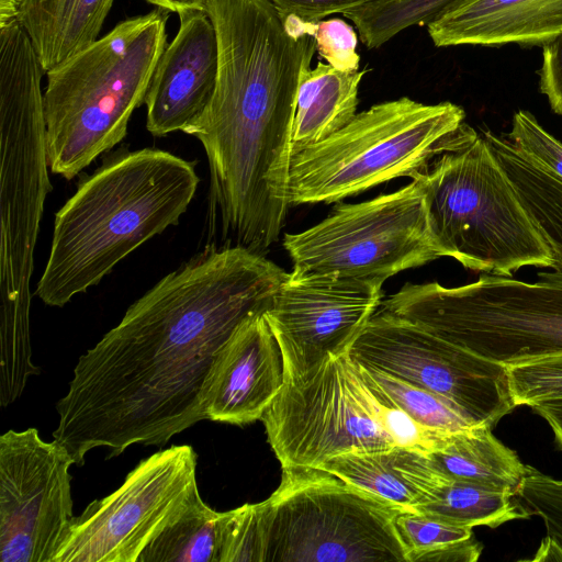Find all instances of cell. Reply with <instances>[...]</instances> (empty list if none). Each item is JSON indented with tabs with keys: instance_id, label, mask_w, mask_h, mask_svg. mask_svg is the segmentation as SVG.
<instances>
[{
	"instance_id": "cell-29",
	"label": "cell",
	"mask_w": 562,
	"mask_h": 562,
	"mask_svg": "<svg viewBox=\"0 0 562 562\" xmlns=\"http://www.w3.org/2000/svg\"><path fill=\"white\" fill-rule=\"evenodd\" d=\"M316 52L335 69L358 70V35L344 19L333 18L312 23Z\"/></svg>"
},
{
	"instance_id": "cell-26",
	"label": "cell",
	"mask_w": 562,
	"mask_h": 562,
	"mask_svg": "<svg viewBox=\"0 0 562 562\" xmlns=\"http://www.w3.org/2000/svg\"><path fill=\"white\" fill-rule=\"evenodd\" d=\"M407 562L416 554L474 538L473 528L448 522L418 512L402 510L395 517Z\"/></svg>"
},
{
	"instance_id": "cell-21",
	"label": "cell",
	"mask_w": 562,
	"mask_h": 562,
	"mask_svg": "<svg viewBox=\"0 0 562 562\" xmlns=\"http://www.w3.org/2000/svg\"><path fill=\"white\" fill-rule=\"evenodd\" d=\"M516 497L449 479L418 505L415 512L459 526L497 528L508 521L528 519L532 516L526 505Z\"/></svg>"
},
{
	"instance_id": "cell-15",
	"label": "cell",
	"mask_w": 562,
	"mask_h": 562,
	"mask_svg": "<svg viewBox=\"0 0 562 562\" xmlns=\"http://www.w3.org/2000/svg\"><path fill=\"white\" fill-rule=\"evenodd\" d=\"M180 26L154 70L145 98L146 128L155 137L183 130L207 106L216 85L218 43L204 11L179 15Z\"/></svg>"
},
{
	"instance_id": "cell-33",
	"label": "cell",
	"mask_w": 562,
	"mask_h": 562,
	"mask_svg": "<svg viewBox=\"0 0 562 562\" xmlns=\"http://www.w3.org/2000/svg\"><path fill=\"white\" fill-rule=\"evenodd\" d=\"M530 408L547 422L553 432L555 445L562 451V400L541 402Z\"/></svg>"
},
{
	"instance_id": "cell-35",
	"label": "cell",
	"mask_w": 562,
	"mask_h": 562,
	"mask_svg": "<svg viewBox=\"0 0 562 562\" xmlns=\"http://www.w3.org/2000/svg\"><path fill=\"white\" fill-rule=\"evenodd\" d=\"M21 0H0V27L18 19Z\"/></svg>"
},
{
	"instance_id": "cell-14",
	"label": "cell",
	"mask_w": 562,
	"mask_h": 562,
	"mask_svg": "<svg viewBox=\"0 0 562 562\" xmlns=\"http://www.w3.org/2000/svg\"><path fill=\"white\" fill-rule=\"evenodd\" d=\"M284 383L279 344L265 312L254 314L214 356L201 394L205 419L239 426L261 419Z\"/></svg>"
},
{
	"instance_id": "cell-18",
	"label": "cell",
	"mask_w": 562,
	"mask_h": 562,
	"mask_svg": "<svg viewBox=\"0 0 562 562\" xmlns=\"http://www.w3.org/2000/svg\"><path fill=\"white\" fill-rule=\"evenodd\" d=\"M115 0H21L18 21L47 72L99 38Z\"/></svg>"
},
{
	"instance_id": "cell-24",
	"label": "cell",
	"mask_w": 562,
	"mask_h": 562,
	"mask_svg": "<svg viewBox=\"0 0 562 562\" xmlns=\"http://www.w3.org/2000/svg\"><path fill=\"white\" fill-rule=\"evenodd\" d=\"M461 1L374 0L342 15L355 24L368 48H376L409 26H427Z\"/></svg>"
},
{
	"instance_id": "cell-5",
	"label": "cell",
	"mask_w": 562,
	"mask_h": 562,
	"mask_svg": "<svg viewBox=\"0 0 562 562\" xmlns=\"http://www.w3.org/2000/svg\"><path fill=\"white\" fill-rule=\"evenodd\" d=\"M464 119V110L449 101L424 104L403 97L374 104L292 155L289 203H331L395 178L414 179L477 137Z\"/></svg>"
},
{
	"instance_id": "cell-27",
	"label": "cell",
	"mask_w": 562,
	"mask_h": 562,
	"mask_svg": "<svg viewBox=\"0 0 562 562\" xmlns=\"http://www.w3.org/2000/svg\"><path fill=\"white\" fill-rule=\"evenodd\" d=\"M371 393L376 400L380 425L395 446L429 454L451 435L422 425L383 396Z\"/></svg>"
},
{
	"instance_id": "cell-23",
	"label": "cell",
	"mask_w": 562,
	"mask_h": 562,
	"mask_svg": "<svg viewBox=\"0 0 562 562\" xmlns=\"http://www.w3.org/2000/svg\"><path fill=\"white\" fill-rule=\"evenodd\" d=\"M355 362L363 382L372 392L383 396L422 425L448 434L479 426L446 398L375 368Z\"/></svg>"
},
{
	"instance_id": "cell-1",
	"label": "cell",
	"mask_w": 562,
	"mask_h": 562,
	"mask_svg": "<svg viewBox=\"0 0 562 562\" xmlns=\"http://www.w3.org/2000/svg\"><path fill=\"white\" fill-rule=\"evenodd\" d=\"M289 273L265 255L212 244L162 277L79 357L56 403L53 438L82 465L93 448L116 457L162 447L205 419L201 394L217 350L266 312Z\"/></svg>"
},
{
	"instance_id": "cell-11",
	"label": "cell",
	"mask_w": 562,
	"mask_h": 562,
	"mask_svg": "<svg viewBox=\"0 0 562 562\" xmlns=\"http://www.w3.org/2000/svg\"><path fill=\"white\" fill-rule=\"evenodd\" d=\"M348 353L446 398L474 425L494 427L516 407L505 366L384 310L373 314Z\"/></svg>"
},
{
	"instance_id": "cell-13",
	"label": "cell",
	"mask_w": 562,
	"mask_h": 562,
	"mask_svg": "<svg viewBox=\"0 0 562 562\" xmlns=\"http://www.w3.org/2000/svg\"><path fill=\"white\" fill-rule=\"evenodd\" d=\"M382 284L289 273L265 312L282 352L285 383L304 381L329 358L349 351L382 303Z\"/></svg>"
},
{
	"instance_id": "cell-16",
	"label": "cell",
	"mask_w": 562,
	"mask_h": 562,
	"mask_svg": "<svg viewBox=\"0 0 562 562\" xmlns=\"http://www.w3.org/2000/svg\"><path fill=\"white\" fill-rule=\"evenodd\" d=\"M427 31L437 47H543L562 36V0H462Z\"/></svg>"
},
{
	"instance_id": "cell-30",
	"label": "cell",
	"mask_w": 562,
	"mask_h": 562,
	"mask_svg": "<svg viewBox=\"0 0 562 562\" xmlns=\"http://www.w3.org/2000/svg\"><path fill=\"white\" fill-rule=\"evenodd\" d=\"M539 89L554 113L562 116V36L542 47Z\"/></svg>"
},
{
	"instance_id": "cell-6",
	"label": "cell",
	"mask_w": 562,
	"mask_h": 562,
	"mask_svg": "<svg viewBox=\"0 0 562 562\" xmlns=\"http://www.w3.org/2000/svg\"><path fill=\"white\" fill-rule=\"evenodd\" d=\"M416 178L423 183L429 227L443 257L502 277H513L524 267L553 265L550 246L482 133L438 157Z\"/></svg>"
},
{
	"instance_id": "cell-32",
	"label": "cell",
	"mask_w": 562,
	"mask_h": 562,
	"mask_svg": "<svg viewBox=\"0 0 562 562\" xmlns=\"http://www.w3.org/2000/svg\"><path fill=\"white\" fill-rule=\"evenodd\" d=\"M483 550V544L474 537L470 540L419 553L411 562H475Z\"/></svg>"
},
{
	"instance_id": "cell-3",
	"label": "cell",
	"mask_w": 562,
	"mask_h": 562,
	"mask_svg": "<svg viewBox=\"0 0 562 562\" xmlns=\"http://www.w3.org/2000/svg\"><path fill=\"white\" fill-rule=\"evenodd\" d=\"M404 509L314 468H284L267 499L221 513L220 562H407Z\"/></svg>"
},
{
	"instance_id": "cell-25",
	"label": "cell",
	"mask_w": 562,
	"mask_h": 562,
	"mask_svg": "<svg viewBox=\"0 0 562 562\" xmlns=\"http://www.w3.org/2000/svg\"><path fill=\"white\" fill-rule=\"evenodd\" d=\"M506 371L516 407L562 400V353L510 364Z\"/></svg>"
},
{
	"instance_id": "cell-31",
	"label": "cell",
	"mask_w": 562,
	"mask_h": 562,
	"mask_svg": "<svg viewBox=\"0 0 562 562\" xmlns=\"http://www.w3.org/2000/svg\"><path fill=\"white\" fill-rule=\"evenodd\" d=\"M282 13L306 22H318L334 13H346L374 0H270Z\"/></svg>"
},
{
	"instance_id": "cell-28",
	"label": "cell",
	"mask_w": 562,
	"mask_h": 562,
	"mask_svg": "<svg viewBox=\"0 0 562 562\" xmlns=\"http://www.w3.org/2000/svg\"><path fill=\"white\" fill-rule=\"evenodd\" d=\"M506 137L517 150L562 178V142L548 132L531 112H515Z\"/></svg>"
},
{
	"instance_id": "cell-12",
	"label": "cell",
	"mask_w": 562,
	"mask_h": 562,
	"mask_svg": "<svg viewBox=\"0 0 562 562\" xmlns=\"http://www.w3.org/2000/svg\"><path fill=\"white\" fill-rule=\"evenodd\" d=\"M36 428L0 437V561L53 562L74 518L70 467Z\"/></svg>"
},
{
	"instance_id": "cell-20",
	"label": "cell",
	"mask_w": 562,
	"mask_h": 562,
	"mask_svg": "<svg viewBox=\"0 0 562 562\" xmlns=\"http://www.w3.org/2000/svg\"><path fill=\"white\" fill-rule=\"evenodd\" d=\"M492 429L490 425H479L453 432L428 457L450 480L517 496L527 465L494 436Z\"/></svg>"
},
{
	"instance_id": "cell-2",
	"label": "cell",
	"mask_w": 562,
	"mask_h": 562,
	"mask_svg": "<svg viewBox=\"0 0 562 562\" xmlns=\"http://www.w3.org/2000/svg\"><path fill=\"white\" fill-rule=\"evenodd\" d=\"M199 182L194 161L164 149L120 146L104 154L55 214L35 295L63 307L99 284L131 252L179 223Z\"/></svg>"
},
{
	"instance_id": "cell-10",
	"label": "cell",
	"mask_w": 562,
	"mask_h": 562,
	"mask_svg": "<svg viewBox=\"0 0 562 562\" xmlns=\"http://www.w3.org/2000/svg\"><path fill=\"white\" fill-rule=\"evenodd\" d=\"M198 456L172 445L143 459L119 488L74 516L53 562H137L200 495Z\"/></svg>"
},
{
	"instance_id": "cell-8",
	"label": "cell",
	"mask_w": 562,
	"mask_h": 562,
	"mask_svg": "<svg viewBox=\"0 0 562 562\" xmlns=\"http://www.w3.org/2000/svg\"><path fill=\"white\" fill-rule=\"evenodd\" d=\"M357 204H340L318 224L285 234L283 247L299 276L336 274L383 283L443 252L431 234L423 183Z\"/></svg>"
},
{
	"instance_id": "cell-9",
	"label": "cell",
	"mask_w": 562,
	"mask_h": 562,
	"mask_svg": "<svg viewBox=\"0 0 562 562\" xmlns=\"http://www.w3.org/2000/svg\"><path fill=\"white\" fill-rule=\"evenodd\" d=\"M261 420L282 469H318L348 452L395 447L348 352L329 358L304 381L284 383Z\"/></svg>"
},
{
	"instance_id": "cell-19",
	"label": "cell",
	"mask_w": 562,
	"mask_h": 562,
	"mask_svg": "<svg viewBox=\"0 0 562 562\" xmlns=\"http://www.w3.org/2000/svg\"><path fill=\"white\" fill-rule=\"evenodd\" d=\"M366 70L342 71L318 61L304 69L296 98L292 155L345 127L355 116Z\"/></svg>"
},
{
	"instance_id": "cell-34",
	"label": "cell",
	"mask_w": 562,
	"mask_h": 562,
	"mask_svg": "<svg viewBox=\"0 0 562 562\" xmlns=\"http://www.w3.org/2000/svg\"><path fill=\"white\" fill-rule=\"evenodd\" d=\"M148 3L166 10L168 12L178 13V15L190 11L206 12L211 0H145Z\"/></svg>"
},
{
	"instance_id": "cell-17",
	"label": "cell",
	"mask_w": 562,
	"mask_h": 562,
	"mask_svg": "<svg viewBox=\"0 0 562 562\" xmlns=\"http://www.w3.org/2000/svg\"><path fill=\"white\" fill-rule=\"evenodd\" d=\"M404 510L415 512L440 484L449 480L428 454L402 447L353 451L318 468Z\"/></svg>"
},
{
	"instance_id": "cell-4",
	"label": "cell",
	"mask_w": 562,
	"mask_h": 562,
	"mask_svg": "<svg viewBox=\"0 0 562 562\" xmlns=\"http://www.w3.org/2000/svg\"><path fill=\"white\" fill-rule=\"evenodd\" d=\"M168 18L159 8L128 18L46 72L45 147L54 175L74 179L125 138L166 48Z\"/></svg>"
},
{
	"instance_id": "cell-22",
	"label": "cell",
	"mask_w": 562,
	"mask_h": 562,
	"mask_svg": "<svg viewBox=\"0 0 562 562\" xmlns=\"http://www.w3.org/2000/svg\"><path fill=\"white\" fill-rule=\"evenodd\" d=\"M220 517L199 495L149 542L137 562H220Z\"/></svg>"
},
{
	"instance_id": "cell-7",
	"label": "cell",
	"mask_w": 562,
	"mask_h": 562,
	"mask_svg": "<svg viewBox=\"0 0 562 562\" xmlns=\"http://www.w3.org/2000/svg\"><path fill=\"white\" fill-rule=\"evenodd\" d=\"M386 312L505 367L562 353V281L481 273L458 286L406 283Z\"/></svg>"
}]
</instances>
